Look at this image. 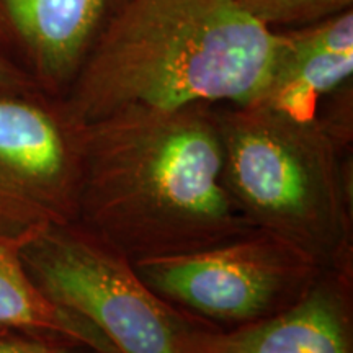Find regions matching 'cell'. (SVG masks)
Wrapping results in <instances>:
<instances>
[{
  "mask_svg": "<svg viewBox=\"0 0 353 353\" xmlns=\"http://www.w3.org/2000/svg\"><path fill=\"white\" fill-rule=\"evenodd\" d=\"M77 221L131 262L250 231L223 183L214 105L136 107L83 123Z\"/></svg>",
  "mask_w": 353,
  "mask_h": 353,
  "instance_id": "1",
  "label": "cell"
},
{
  "mask_svg": "<svg viewBox=\"0 0 353 353\" xmlns=\"http://www.w3.org/2000/svg\"><path fill=\"white\" fill-rule=\"evenodd\" d=\"M275 50L276 33L236 0H125L64 101L81 123L136 107L250 105Z\"/></svg>",
  "mask_w": 353,
  "mask_h": 353,
  "instance_id": "2",
  "label": "cell"
},
{
  "mask_svg": "<svg viewBox=\"0 0 353 353\" xmlns=\"http://www.w3.org/2000/svg\"><path fill=\"white\" fill-rule=\"evenodd\" d=\"M299 120L262 105H214L223 183L252 228L322 270L353 273L352 88Z\"/></svg>",
  "mask_w": 353,
  "mask_h": 353,
  "instance_id": "3",
  "label": "cell"
},
{
  "mask_svg": "<svg viewBox=\"0 0 353 353\" xmlns=\"http://www.w3.org/2000/svg\"><path fill=\"white\" fill-rule=\"evenodd\" d=\"M19 254L44 296L95 325L118 353H182L183 334L205 324L154 293L126 255L79 221L44 229Z\"/></svg>",
  "mask_w": 353,
  "mask_h": 353,
  "instance_id": "4",
  "label": "cell"
},
{
  "mask_svg": "<svg viewBox=\"0 0 353 353\" xmlns=\"http://www.w3.org/2000/svg\"><path fill=\"white\" fill-rule=\"evenodd\" d=\"M132 263L164 301L216 329L283 311L322 273L296 247L257 228L198 252Z\"/></svg>",
  "mask_w": 353,
  "mask_h": 353,
  "instance_id": "5",
  "label": "cell"
},
{
  "mask_svg": "<svg viewBox=\"0 0 353 353\" xmlns=\"http://www.w3.org/2000/svg\"><path fill=\"white\" fill-rule=\"evenodd\" d=\"M83 123L64 99L0 88V245L77 221Z\"/></svg>",
  "mask_w": 353,
  "mask_h": 353,
  "instance_id": "6",
  "label": "cell"
},
{
  "mask_svg": "<svg viewBox=\"0 0 353 353\" xmlns=\"http://www.w3.org/2000/svg\"><path fill=\"white\" fill-rule=\"evenodd\" d=\"M125 0H0V57L64 99Z\"/></svg>",
  "mask_w": 353,
  "mask_h": 353,
  "instance_id": "7",
  "label": "cell"
},
{
  "mask_svg": "<svg viewBox=\"0 0 353 353\" xmlns=\"http://www.w3.org/2000/svg\"><path fill=\"white\" fill-rule=\"evenodd\" d=\"M182 353H353V273L322 270L306 293L267 319L190 327Z\"/></svg>",
  "mask_w": 353,
  "mask_h": 353,
  "instance_id": "8",
  "label": "cell"
},
{
  "mask_svg": "<svg viewBox=\"0 0 353 353\" xmlns=\"http://www.w3.org/2000/svg\"><path fill=\"white\" fill-rule=\"evenodd\" d=\"M275 33V59L255 105L299 120L314 118L322 101L352 82L353 8Z\"/></svg>",
  "mask_w": 353,
  "mask_h": 353,
  "instance_id": "9",
  "label": "cell"
},
{
  "mask_svg": "<svg viewBox=\"0 0 353 353\" xmlns=\"http://www.w3.org/2000/svg\"><path fill=\"white\" fill-rule=\"evenodd\" d=\"M19 250L0 245V325L59 334L97 353H118L95 325L44 296L25 270Z\"/></svg>",
  "mask_w": 353,
  "mask_h": 353,
  "instance_id": "10",
  "label": "cell"
},
{
  "mask_svg": "<svg viewBox=\"0 0 353 353\" xmlns=\"http://www.w3.org/2000/svg\"><path fill=\"white\" fill-rule=\"evenodd\" d=\"M247 15L272 32L298 28L353 8V0H236Z\"/></svg>",
  "mask_w": 353,
  "mask_h": 353,
  "instance_id": "11",
  "label": "cell"
},
{
  "mask_svg": "<svg viewBox=\"0 0 353 353\" xmlns=\"http://www.w3.org/2000/svg\"><path fill=\"white\" fill-rule=\"evenodd\" d=\"M0 353H97L83 343L52 332L0 325Z\"/></svg>",
  "mask_w": 353,
  "mask_h": 353,
  "instance_id": "12",
  "label": "cell"
},
{
  "mask_svg": "<svg viewBox=\"0 0 353 353\" xmlns=\"http://www.w3.org/2000/svg\"><path fill=\"white\" fill-rule=\"evenodd\" d=\"M0 88H6V90H28V88L38 87L0 57Z\"/></svg>",
  "mask_w": 353,
  "mask_h": 353,
  "instance_id": "13",
  "label": "cell"
}]
</instances>
